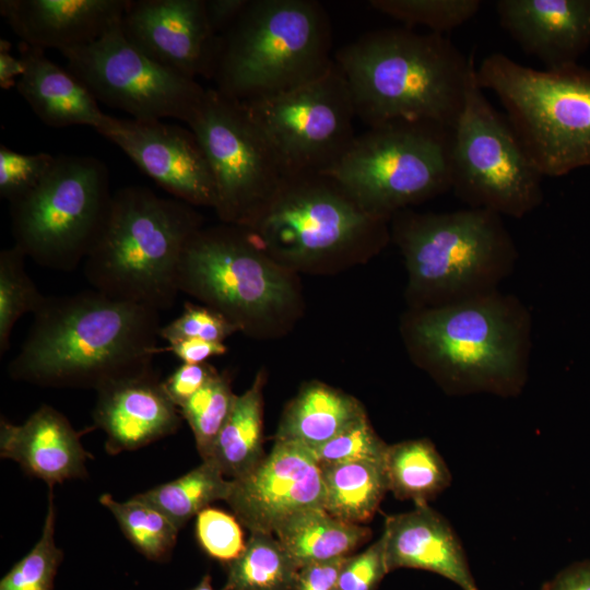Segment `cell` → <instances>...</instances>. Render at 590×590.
Listing matches in <instances>:
<instances>
[{
  "mask_svg": "<svg viewBox=\"0 0 590 590\" xmlns=\"http://www.w3.org/2000/svg\"><path fill=\"white\" fill-rule=\"evenodd\" d=\"M9 374L43 387L92 388L153 368L160 312L88 290L46 297Z\"/></svg>",
  "mask_w": 590,
  "mask_h": 590,
  "instance_id": "1",
  "label": "cell"
},
{
  "mask_svg": "<svg viewBox=\"0 0 590 590\" xmlns=\"http://www.w3.org/2000/svg\"><path fill=\"white\" fill-rule=\"evenodd\" d=\"M298 570L276 538L251 532L241 554L227 564L222 590H294Z\"/></svg>",
  "mask_w": 590,
  "mask_h": 590,
  "instance_id": "31",
  "label": "cell"
},
{
  "mask_svg": "<svg viewBox=\"0 0 590 590\" xmlns=\"http://www.w3.org/2000/svg\"><path fill=\"white\" fill-rule=\"evenodd\" d=\"M274 533L300 568L347 556L370 536L371 530L345 522L323 508H314L292 516Z\"/></svg>",
  "mask_w": 590,
  "mask_h": 590,
  "instance_id": "26",
  "label": "cell"
},
{
  "mask_svg": "<svg viewBox=\"0 0 590 590\" xmlns=\"http://www.w3.org/2000/svg\"><path fill=\"white\" fill-rule=\"evenodd\" d=\"M376 11L404 24L424 26L430 33L442 34L455 30L476 15L480 0H370Z\"/></svg>",
  "mask_w": 590,
  "mask_h": 590,
  "instance_id": "35",
  "label": "cell"
},
{
  "mask_svg": "<svg viewBox=\"0 0 590 590\" xmlns=\"http://www.w3.org/2000/svg\"><path fill=\"white\" fill-rule=\"evenodd\" d=\"M476 80L498 97L543 177L590 165V69L536 70L494 52L476 67Z\"/></svg>",
  "mask_w": 590,
  "mask_h": 590,
  "instance_id": "7",
  "label": "cell"
},
{
  "mask_svg": "<svg viewBox=\"0 0 590 590\" xmlns=\"http://www.w3.org/2000/svg\"><path fill=\"white\" fill-rule=\"evenodd\" d=\"M344 74L356 117L368 128L394 122L453 128L474 57L445 35L410 27L368 31L333 56Z\"/></svg>",
  "mask_w": 590,
  "mask_h": 590,
  "instance_id": "2",
  "label": "cell"
},
{
  "mask_svg": "<svg viewBox=\"0 0 590 590\" xmlns=\"http://www.w3.org/2000/svg\"><path fill=\"white\" fill-rule=\"evenodd\" d=\"M226 502L250 532L273 534L300 511L324 509L321 467L309 448L275 440L251 472L233 480Z\"/></svg>",
  "mask_w": 590,
  "mask_h": 590,
  "instance_id": "16",
  "label": "cell"
},
{
  "mask_svg": "<svg viewBox=\"0 0 590 590\" xmlns=\"http://www.w3.org/2000/svg\"><path fill=\"white\" fill-rule=\"evenodd\" d=\"M23 251L13 246L0 252V356L10 347V337L20 317L35 312L45 302L25 270Z\"/></svg>",
  "mask_w": 590,
  "mask_h": 590,
  "instance_id": "33",
  "label": "cell"
},
{
  "mask_svg": "<svg viewBox=\"0 0 590 590\" xmlns=\"http://www.w3.org/2000/svg\"><path fill=\"white\" fill-rule=\"evenodd\" d=\"M483 91L475 67L451 130V190L469 208L520 219L542 203L543 175Z\"/></svg>",
  "mask_w": 590,
  "mask_h": 590,
  "instance_id": "11",
  "label": "cell"
},
{
  "mask_svg": "<svg viewBox=\"0 0 590 590\" xmlns=\"http://www.w3.org/2000/svg\"><path fill=\"white\" fill-rule=\"evenodd\" d=\"M241 104L269 141L286 176L327 173L356 137L353 98L335 61L305 84Z\"/></svg>",
  "mask_w": 590,
  "mask_h": 590,
  "instance_id": "13",
  "label": "cell"
},
{
  "mask_svg": "<svg viewBox=\"0 0 590 590\" xmlns=\"http://www.w3.org/2000/svg\"><path fill=\"white\" fill-rule=\"evenodd\" d=\"M187 125L212 169L219 217L247 226L286 176L272 146L245 106L216 88L205 90Z\"/></svg>",
  "mask_w": 590,
  "mask_h": 590,
  "instance_id": "14",
  "label": "cell"
},
{
  "mask_svg": "<svg viewBox=\"0 0 590 590\" xmlns=\"http://www.w3.org/2000/svg\"><path fill=\"white\" fill-rule=\"evenodd\" d=\"M329 13L316 0H249L221 36L216 90L240 103L287 92L333 63Z\"/></svg>",
  "mask_w": 590,
  "mask_h": 590,
  "instance_id": "6",
  "label": "cell"
},
{
  "mask_svg": "<svg viewBox=\"0 0 590 590\" xmlns=\"http://www.w3.org/2000/svg\"><path fill=\"white\" fill-rule=\"evenodd\" d=\"M249 0H204L209 24L222 36L238 19Z\"/></svg>",
  "mask_w": 590,
  "mask_h": 590,
  "instance_id": "45",
  "label": "cell"
},
{
  "mask_svg": "<svg viewBox=\"0 0 590 590\" xmlns=\"http://www.w3.org/2000/svg\"><path fill=\"white\" fill-rule=\"evenodd\" d=\"M451 129L394 122L356 134L327 172L367 213L391 217L451 189Z\"/></svg>",
  "mask_w": 590,
  "mask_h": 590,
  "instance_id": "8",
  "label": "cell"
},
{
  "mask_svg": "<svg viewBox=\"0 0 590 590\" xmlns=\"http://www.w3.org/2000/svg\"><path fill=\"white\" fill-rule=\"evenodd\" d=\"M500 26L545 69L577 64L590 47V0H498Z\"/></svg>",
  "mask_w": 590,
  "mask_h": 590,
  "instance_id": "20",
  "label": "cell"
},
{
  "mask_svg": "<svg viewBox=\"0 0 590 590\" xmlns=\"http://www.w3.org/2000/svg\"><path fill=\"white\" fill-rule=\"evenodd\" d=\"M174 198L214 209L215 181L208 157L189 128L107 117L97 130Z\"/></svg>",
  "mask_w": 590,
  "mask_h": 590,
  "instance_id": "17",
  "label": "cell"
},
{
  "mask_svg": "<svg viewBox=\"0 0 590 590\" xmlns=\"http://www.w3.org/2000/svg\"><path fill=\"white\" fill-rule=\"evenodd\" d=\"M93 418L106 434L109 455L145 447L176 433L181 424L179 409L153 368L98 389Z\"/></svg>",
  "mask_w": 590,
  "mask_h": 590,
  "instance_id": "19",
  "label": "cell"
},
{
  "mask_svg": "<svg viewBox=\"0 0 590 590\" xmlns=\"http://www.w3.org/2000/svg\"><path fill=\"white\" fill-rule=\"evenodd\" d=\"M233 480H226L210 461L182 476L137 494L134 497L166 516L179 530L200 511L216 500H226Z\"/></svg>",
  "mask_w": 590,
  "mask_h": 590,
  "instance_id": "30",
  "label": "cell"
},
{
  "mask_svg": "<svg viewBox=\"0 0 590 590\" xmlns=\"http://www.w3.org/2000/svg\"><path fill=\"white\" fill-rule=\"evenodd\" d=\"M127 39L160 64L196 79H213L221 36L204 0H129L121 20Z\"/></svg>",
  "mask_w": 590,
  "mask_h": 590,
  "instance_id": "18",
  "label": "cell"
},
{
  "mask_svg": "<svg viewBox=\"0 0 590 590\" xmlns=\"http://www.w3.org/2000/svg\"><path fill=\"white\" fill-rule=\"evenodd\" d=\"M349 556L317 562L299 568L294 590H332Z\"/></svg>",
  "mask_w": 590,
  "mask_h": 590,
  "instance_id": "43",
  "label": "cell"
},
{
  "mask_svg": "<svg viewBox=\"0 0 590 590\" xmlns=\"http://www.w3.org/2000/svg\"><path fill=\"white\" fill-rule=\"evenodd\" d=\"M388 446L376 434L366 415L311 451L320 467L354 462L385 465Z\"/></svg>",
  "mask_w": 590,
  "mask_h": 590,
  "instance_id": "37",
  "label": "cell"
},
{
  "mask_svg": "<svg viewBox=\"0 0 590 590\" xmlns=\"http://www.w3.org/2000/svg\"><path fill=\"white\" fill-rule=\"evenodd\" d=\"M404 332L413 356L451 393L514 396L526 382L532 320L514 295L417 308Z\"/></svg>",
  "mask_w": 590,
  "mask_h": 590,
  "instance_id": "3",
  "label": "cell"
},
{
  "mask_svg": "<svg viewBox=\"0 0 590 590\" xmlns=\"http://www.w3.org/2000/svg\"><path fill=\"white\" fill-rule=\"evenodd\" d=\"M364 416L366 412L355 398L324 384L310 382L287 405L275 440L312 450Z\"/></svg>",
  "mask_w": 590,
  "mask_h": 590,
  "instance_id": "25",
  "label": "cell"
},
{
  "mask_svg": "<svg viewBox=\"0 0 590 590\" xmlns=\"http://www.w3.org/2000/svg\"><path fill=\"white\" fill-rule=\"evenodd\" d=\"M49 487L47 514L42 535L34 547L0 581V590H52L58 567L63 558L55 543L56 509Z\"/></svg>",
  "mask_w": 590,
  "mask_h": 590,
  "instance_id": "36",
  "label": "cell"
},
{
  "mask_svg": "<svg viewBox=\"0 0 590 590\" xmlns=\"http://www.w3.org/2000/svg\"><path fill=\"white\" fill-rule=\"evenodd\" d=\"M237 330L238 327L219 311L187 303L178 318L161 327L160 338L168 343L184 339L224 342Z\"/></svg>",
  "mask_w": 590,
  "mask_h": 590,
  "instance_id": "40",
  "label": "cell"
},
{
  "mask_svg": "<svg viewBox=\"0 0 590 590\" xmlns=\"http://www.w3.org/2000/svg\"><path fill=\"white\" fill-rule=\"evenodd\" d=\"M544 590H590V559L579 560L564 568Z\"/></svg>",
  "mask_w": 590,
  "mask_h": 590,
  "instance_id": "46",
  "label": "cell"
},
{
  "mask_svg": "<svg viewBox=\"0 0 590 590\" xmlns=\"http://www.w3.org/2000/svg\"><path fill=\"white\" fill-rule=\"evenodd\" d=\"M247 231L226 224L199 229L187 244L177 272L179 292L251 331L293 297L288 278Z\"/></svg>",
  "mask_w": 590,
  "mask_h": 590,
  "instance_id": "12",
  "label": "cell"
},
{
  "mask_svg": "<svg viewBox=\"0 0 590 590\" xmlns=\"http://www.w3.org/2000/svg\"><path fill=\"white\" fill-rule=\"evenodd\" d=\"M80 437L62 413L44 404L20 425L1 418L0 456L54 487L86 475V459L91 456Z\"/></svg>",
  "mask_w": 590,
  "mask_h": 590,
  "instance_id": "23",
  "label": "cell"
},
{
  "mask_svg": "<svg viewBox=\"0 0 590 590\" xmlns=\"http://www.w3.org/2000/svg\"><path fill=\"white\" fill-rule=\"evenodd\" d=\"M120 24L88 45L62 51L67 69L97 102L135 120L175 118L187 123L206 88L148 57L127 39Z\"/></svg>",
  "mask_w": 590,
  "mask_h": 590,
  "instance_id": "15",
  "label": "cell"
},
{
  "mask_svg": "<svg viewBox=\"0 0 590 590\" xmlns=\"http://www.w3.org/2000/svg\"><path fill=\"white\" fill-rule=\"evenodd\" d=\"M332 590H340V589H339L338 587H335V588H334V589H332Z\"/></svg>",
  "mask_w": 590,
  "mask_h": 590,
  "instance_id": "49",
  "label": "cell"
},
{
  "mask_svg": "<svg viewBox=\"0 0 590 590\" xmlns=\"http://www.w3.org/2000/svg\"><path fill=\"white\" fill-rule=\"evenodd\" d=\"M129 0H1L0 14L30 47L61 52L121 23Z\"/></svg>",
  "mask_w": 590,
  "mask_h": 590,
  "instance_id": "21",
  "label": "cell"
},
{
  "mask_svg": "<svg viewBox=\"0 0 590 590\" xmlns=\"http://www.w3.org/2000/svg\"><path fill=\"white\" fill-rule=\"evenodd\" d=\"M236 397L229 377L217 373L179 408L181 417L187 421L193 433L202 461L209 458Z\"/></svg>",
  "mask_w": 590,
  "mask_h": 590,
  "instance_id": "34",
  "label": "cell"
},
{
  "mask_svg": "<svg viewBox=\"0 0 590 590\" xmlns=\"http://www.w3.org/2000/svg\"><path fill=\"white\" fill-rule=\"evenodd\" d=\"M99 503L113 514L125 536L148 559L163 562L169 558L179 529L161 511L134 496L118 502L110 494H103Z\"/></svg>",
  "mask_w": 590,
  "mask_h": 590,
  "instance_id": "32",
  "label": "cell"
},
{
  "mask_svg": "<svg viewBox=\"0 0 590 590\" xmlns=\"http://www.w3.org/2000/svg\"><path fill=\"white\" fill-rule=\"evenodd\" d=\"M227 351L224 342H212L201 339H184L168 343L161 352H172L182 363L202 364L212 356H220Z\"/></svg>",
  "mask_w": 590,
  "mask_h": 590,
  "instance_id": "44",
  "label": "cell"
},
{
  "mask_svg": "<svg viewBox=\"0 0 590 590\" xmlns=\"http://www.w3.org/2000/svg\"><path fill=\"white\" fill-rule=\"evenodd\" d=\"M393 237L417 308L437 307L498 291L518 252L502 215L468 208L441 213H396Z\"/></svg>",
  "mask_w": 590,
  "mask_h": 590,
  "instance_id": "5",
  "label": "cell"
},
{
  "mask_svg": "<svg viewBox=\"0 0 590 590\" xmlns=\"http://www.w3.org/2000/svg\"><path fill=\"white\" fill-rule=\"evenodd\" d=\"M191 590H214L211 583L210 575H204L200 582Z\"/></svg>",
  "mask_w": 590,
  "mask_h": 590,
  "instance_id": "48",
  "label": "cell"
},
{
  "mask_svg": "<svg viewBox=\"0 0 590 590\" xmlns=\"http://www.w3.org/2000/svg\"><path fill=\"white\" fill-rule=\"evenodd\" d=\"M381 535L388 571L424 569L449 579L462 590H480L457 534L428 504L388 516Z\"/></svg>",
  "mask_w": 590,
  "mask_h": 590,
  "instance_id": "22",
  "label": "cell"
},
{
  "mask_svg": "<svg viewBox=\"0 0 590 590\" xmlns=\"http://www.w3.org/2000/svg\"><path fill=\"white\" fill-rule=\"evenodd\" d=\"M385 470L389 491L398 499L413 500L415 506L428 504L451 482L446 462L426 438L389 445Z\"/></svg>",
  "mask_w": 590,
  "mask_h": 590,
  "instance_id": "28",
  "label": "cell"
},
{
  "mask_svg": "<svg viewBox=\"0 0 590 590\" xmlns=\"http://www.w3.org/2000/svg\"><path fill=\"white\" fill-rule=\"evenodd\" d=\"M387 223L363 210L328 175L304 174L285 176L244 228L275 262L303 264L379 248L389 237Z\"/></svg>",
  "mask_w": 590,
  "mask_h": 590,
  "instance_id": "9",
  "label": "cell"
},
{
  "mask_svg": "<svg viewBox=\"0 0 590 590\" xmlns=\"http://www.w3.org/2000/svg\"><path fill=\"white\" fill-rule=\"evenodd\" d=\"M113 194L102 161L57 156L39 185L10 203L14 246L47 269H76L104 227Z\"/></svg>",
  "mask_w": 590,
  "mask_h": 590,
  "instance_id": "10",
  "label": "cell"
},
{
  "mask_svg": "<svg viewBox=\"0 0 590 590\" xmlns=\"http://www.w3.org/2000/svg\"><path fill=\"white\" fill-rule=\"evenodd\" d=\"M20 57L24 72L16 90L45 125L52 128L84 125L96 131L104 125L108 115L68 69L52 62L39 48L27 46Z\"/></svg>",
  "mask_w": 590,
  "mask_h": 590,
  "instance_id": "24",
  "label": "cell"
},
{
  "mask_svg": "<svg viewBox=\"0 0 590 590\" xmlns=\"http://www.w3.org/2000/svg\"><path fill=\"white\" fill-rule=\"evenodd\" d=\"M10 43L0 42V86L9 88L16 85L17 80L24 72V62L21 57L15 58L10 52Z\"/></svg>",
  "mask_w": 590,
  "mask_h": 590,
  "instance_id": "47",
  "label": "cell"
},
{
  "mask_svg": "<svg viewBox=\"0 0 590 590\" xmlns=\"http://www.w3.org/2000/svg\"><path fill=\"white\" fill-rule=\"evenodd\" d=\"M388 573L385 540L381 535L364 552L347 557L337 587L340 590H376Z\"/></svg>",
  "mask_w": 590,
  "mask_h": 590,
  "instance_id": "41",
  "label": "cell"
},
{
  "mask_svg": "<svg viewBox=\"0 0 590 590\" xmlns=\"http://www.w3.org/2000/svg\"><path fill=\"white\" fill-rule=\"evenodd\" d=\"M324 510L354 524L370 520L389 491L384 464L354 462L321 467Z\"/></svg>",
  "mask_w": 590,
  "mask_h": 590,
  "instance_id": "29",
  "label": "cell"
},
{
  "mask_svg": "<svg viewBox=\"0 0 590 590\" xmlns=\"http://www.w3.org/2000/svg\"><path fill=\"white\" fill-rule=\"evenodd\" d=\"M239 523L235 516L208 507L197 515V540L210 557L228 564L246 545Z\"/></svg>",
  "mask_w": 590,
  "mask_h": 590,
  "instance_id": "39",
  "label": "cell"
},
{
  "mask_svg": "<svg viewBox=\"0 0 590 590\" xmlns=\"http://www.w3.org/2000/svg\"><path fill=\"white\" fill-rule=\"evenodd\" d=\"M201 228L193 205L148 187H123L113 194L104 227L84 260V275L93 290L110 297L167 310L179 293L182 252Z\"/></svg>",
  "mask_w": 590,
  "mask_h": 590,
  "instance_id": "4",
  "label": "cell"
},
{
  "mask_svg": "<svg viewBox=\"0 0 590 590\" xmlns=\"http://www.w3.org/2000/svg\"><path fill=\"white\" fill-rule=\"evenodd\" d=\"M263 375L258 373L251 387L237 396L206 460L221 472L239 479L251 472L266 457L263 451Z\"/></svg>",
  "mask_w": 590,
  "mask_h": 590,
  "instance_id": "27",
  "label": "cell"
},
{
  "mask_svg": "<svg viewBox=\"0 0 590 590\" xmlns=\"http://www.w3.org/2000/svg\"><path fill=\"white\" fill-rule=\"evenodd\" d=\"M219 371L206 363H182L164 381V388L179 409Z\"/></svg>",
  "mask_w": 590,
  "mask_h": 590,
  "instance_id": "42",
  "label": "cell"
},
{
  "mask_svg": "<svg viewBox=\"0 0 590 590\" xmlns=\"http://www.w3.org/2000/svg\"><path fill=\"white\" fill-rule=\"evenodd\" d=\"M48 153L23 154L0 146V197L10 203L36 188L55 163Z\"/></svg>",
  "mask_w": 590,
  "mask_h": 590,
  "instance_id": "38",
  "label": "cell"
}]
</instances>
